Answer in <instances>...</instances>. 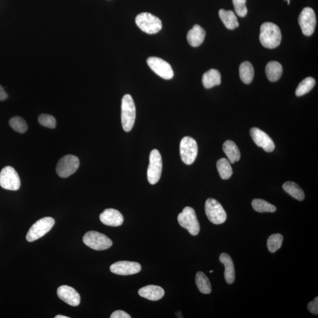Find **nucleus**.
Returning <instances> with one entry per match:
<instances>
[{"label":"nucleus","mask_w":318,"mask_h":318,"mask_svg":"<svg viewBox=\"0 0 318 318\" xmlns=\"http://www.w3.org/2000/svg\"><path fill=\"white\" fill-rule=\"evenodd\" d=\"M259 40L262 45L265 48L275 49L281 43V29L275 24L270 22L265 23L261 26Z\"/></svg>","instance_id":"obj_1"},{"label":"nucleus","mask_w":318,"mask_h":318,"mask_svg":"<svg viewBox=\"0 0 318 318\" xmlns=\"http://www.w3.org/2000/svg\"><path fill=\"white\" fill-rule=\"evenodd\" d=\"M122 123L124 131H132L135 119V106L133 99L130 94L124 96L122 101Z\"/></svg>","instance_id":"obj_2"},{"label":"nucleus","mask_w":318,"mask_h":318,"mask_svg":"<svg viewBox=\"0 0 318 318\" xmlns=\"http://www.w3.org/2000/svg\"><path fill=\"white\" fill-rule=\"evenodd\" d=\"M135 20L138 27L147 34L158 33L162 28L161 20L149 13L138 14Z\"/></svg>","instance_id":"obj_3"},{"label":"nucleus","mask_w":318,"mask_h":318,"mask_svg":"<svg viewBox=\"0 0 318 318\" xmlns=\"http://www.w3.org/2000/svg\"><path fill=\"white\" fill-rule=\"evenodd\" d=\"M178 220L182 228L187 230L189 234L196 236L200 232V225L195 211L192 208L186 207L178 215Z\"/></svg>","instance_id":"obj_4"},{"label":"nucleus","mask_w":318,"mask_h":318,"mask_svg":"<svg viewBox=\"0 0 318 318\" xmlns=\"http://www.w3.org/2000/svg\"><path fill=\"white\" fill-rule=\"evenodd\" d=\"M85 245L96 250H103L110 248L113 242L107 236L96 231L86 233L82 238Z\"/></svg>","instance_id":"obj_5"},{"label":"nucleus","mask_w":318,"mask_h":318,"mask_svg":"<svg viewBox=\"0 0 318 318\" xmlns=\"http://www.w3.org/2000/svg\"><path fill=\"white\" fill-rule=\"evenodd\" d=\"M55 224V220L51 217H46L37 221L29 229L26 238L29 242L38 239L51 230Z\"/></svg>","instance_id":"obj_6"},{"label":"nucleus","mask_w":318,"mask_h":318,"mask_svg":"<svg viewBox=\"0 0 318 318\" xmlns=\"http://www.w3.org/2000/svg\"><path fill=\"white\" fill-rule=\"evenodd\" d=\"M205 213L209 220L215 225H220L227 219L225 209L216 199L210 198L206 200Z\"/></svg>","instance_id":"obj_7"},{"label":"nucleus","mask_w":318,"mask_h":318,"mask_svg":"<svg viewBox=\"0 0 318 318\" xmlns=\"http://www.w3.org/2000/svg\"><path fill=\"white\" fill-rule=\"evenodd\" d=\"M198 153V146L195 140L190 137L182 138L180 144V154L182 160L187 165L193 164Z\"/></svg>","instance_id":"obj_8"},{"label":"nucleus","mask_w":318,"mask_h":318,"mask_svg":"<svg viewBox=\"0 0 318 318\" xmlns=\"http://www.w3.org/2000/svg\"><path fill=\"white\" fill-rule=\"evenodd\" d=\"M150 163L147 169V179L151 185L157 184L162 172V159L157 149L153 150L150 155Z\"/></svg>","instance_id":"obj_9"},{"label":"nucleus","mask_w":318,"mask_h":318,"mask_svg":"<svg viewBox=\"0 0 318 318\" xmlns=\"http://www.w3.org/2000/svg\"><path fill=\"white\" fill-rule=\"evenodd\" d=\"M19 174L11 166H6L0 172V186L6 190H17L20 187Z\"/></svg>","instance_id":"obj_10"},{"label":"nucleus","mask_w":318,"mask_h":318,"mask_svg":"<svg viewBox=\"0 0 318 318\" xmlns=\"http://www.w3.org/2000/svg\"><path fill=\"white\" fill-rule=\"evenodd\" d=\"M80 165L79 159L76 156H64L58 161L56 172L61 178H66L75 173Z\"/></svg>","instance_id":"obj_11"},{"label":"nucleus","mask_w":318,"mask_h":318,"mask_svg":"<svg viewBox=\"0 0 318 318\" xmlns=\"http://www.w3.org/2000/svg\"><path fill=\"white\" fill-rule=\"evenodd\" d=\"M298 22L303 34L310 36L314 33L317 25V18L313 9L305 7L300 13Z\"/></svg>","instance_id":"obj_12"},{"label":"nucleus","mask_w":318,"mask_h":318,"mask_svg":"<svg viewBox=\"0 0 318 318\" xmlns=\"http://www.w3.org/2000/svg\"><path fill=\"white\" fill-rule=\"evenodd\" d=\"M147 63L153 72L160 78L165 80H170L173 78L174 72L172 67L163 59L150 57L147 58Z\"/></svg>","instance_id":"obj_13"},{"label":"nucleus","mask_w":318,"mask_h":318,"mask_svg":"<svg viewBox=\"0 0 318 318\" xmlns=\"http://www.w3.org/2000/svg\"><path fill=\"white\" fill-rule=\"evenodd\" d=\"M250 134L256 145L262 147L265 151L270 153L275 149V143L272 138L261 130L253 128L250 129Z\"/></svg>","instance_id":"obj_14"},{"label":"nucleus","mask_w":318,"mask_h":318,"mask_svg":"<svg viewBox=\"0 0 318 318\" xmlns=\"http://www.w3.org/2000/svg\"><path fill=\"white\" fill-rule=\"evenodd\" d=\"M112 273L119 275H134L141 270L140 264L131 261H119L112 264L110 267Z\"/></svg>","instance_id":"obj_15"},{"label":"nucleus","mask_w":318,"mask_h":318,"mask_svg":"<svg viewBox=\"0 0 318 318\" xmlns=\"http://www.w3.org/2000/svg\"><path fill=\"white\" fill-rule=\"evenodd\" d=\"M59 298L70 306H78L80 303V296L75 289L67 285L61 286L57 290Z\"/></svg>","instance_id":"obj_16"},{"label":"nucleus","mask_w":318,"mask_h":318,"mask_svg":"<svg viewBox=\"0 0 318 318\" xmlns=\"http://www.w3.org/2000/svg\"><path fill=\"white\" fill-rule=\"evenodd\" d=\"M100 220L105 225L117 227L122 225L124 218L116 209H107L100 214Z\"/></svg>","instance_id":"obj_17"},{"label":"nucleus","mask_w":318,"mask_h":318,"mask_svg":"<svg viewBox=\"0 0 318 318\" xmlns=\"http://www.w3.org/2000/svg\"><path fill=\"white\" fill-rule=\"evenodd\" d=\"M138 294L147 299L157 301L164 295V291L163 288L156 285H148L140 289Z\"/></svg>","instance_id":"obj_18"},{"label":"nucleus","mask_w":318,"mask_h":318,"mask_svg":"<svg viewBox=\"0 0 318 318\" xmlns=\"http://www.w3.org/2000/svg\"><path fill=\"white\" fill-rule=\"evenodd\" d=\"M206 31L201 26L194 25L193 27L188 31L187 40L188 44L193 47H199L204 41Z\"/></svg>","instance_id":"obj_19"},{"label":"nucleus","mask_w":318,"mask_h":318,"mask_svg":"<svg viewBox=\"0 0 318 318\" xmlns=\"http://www.w3.org/2000/svg\"><path fill=\"white\" fill-rule=\"evenodd\" d=\"M220 261L225 265V278L228 284H232L235 279V270L234 262L229 255L223 253L220 256Z\"/></svg>","instance_id":"obj_20"},{"label":"nucleus","mask_w":318,"mask_h":318,"mask_svg":"<svg viewBox=\"0 0 318 318\" xmlns=\"http://www.w3.org/2000/svg\"><path fill=\"white\" fill-rule=\"evenodd\" d=\"M202 82L206 88H211L221 84V75L219 71L211 69L203 76Z\"/></svg>","instance_id":"obj_21"},{"label":"nucleus","mask_w":318,"mask_h":318,"mask_svg":"<svg viewBox=\"0 0 318 318\" xmlns=\"http://www.w3.org/2000/svg\"><path fill=\"white\" fill-rule=\"evenodd\" d=\"M265 72L268 80L271 82H275L281 78L283 67L278 61H270L266 65Z\"/></svg>","instance_id":"obj_22"},{"label":"nucleus","mask_w":318,"mask_h":318,"mask_svg":"<svg viewBox=\"0 0 318 318\" xmlns=\"http://www.w3.org/2000/svg\"><path fill=\"white\" fill-rule=\"evenodd\" d=\"M223 150L225 152L230 163L234 164L240 160V152L238 147L234 141L227 140L223 145Z\"/></svg>","instance_id":"obj_23"},{"label":"nucleus","mask_w":318,"mask_h":318,"mask_svg":"<svg viewBox=\"0 0 318 318\" xmlns=\"http://www.w3.org/2000/svg\"><path fill=\"white\" fill-rule=\"evenodd\" d=\"M219 17L224 25L229 29H234L238 26L237 16L234 11L221 9L219 12Z\"/></svg>","instance_id":"obj_24"},{"label":"nucleus","mask_w":318,"mask_h":318,"mask_svg":"<svg viewBox=\"0 0 318 318\" xmlns=\"http://www.w3.org/2000/svg\"><path fill=\"white\" fill-rule=\"evenodd\" d=\"M254 69L249 61H244L240 65L239 76L244 84H250L254 78Z\"/></svg>","instance_id":"obj_25"},{"label":"nucleus","mask_w":318,"mask_h":318,"mask_svg":"<svg viewBox=\"0 0 318 318\" xmlns=\"http://www.w3.org/2000/svg\"><path fill=\"white\" fill-rule=\"evenodd\" d=\"M283 188L293 198L302 201L305 199V193L301 188L293 182H287L283 185Z\"/></svg>","instance_id":"obj_26"},{"label":"nucleus","mask_w":318,"mask_h":318,"mask_svg":"<svg viewBox=\"0 0 318 318\" xmlns=\"http://www.w3.org/2000/svg\"><path fill=\"white\" fill-rule=\"evenodd\" d=\"M196 284L200 292L203 294H209L212 292V286L210 281L204 273L198 272L196 275Z\"/></svg>","instance_id":"obj_27"},{"label":"nucleus","mask_w":318,"mask_h":318,"mask_svg":"<svg viewBox=\"0 0 318 318\" xmlns=\"http://www.w3.org/2000/svg\"><path fill=\"white\" fill-rule=\"evenodd\" d=\"M216 166L221 178L227 180L231 178L233 170L231 163L228 159L225 158L219 159L217 162Z\"/></svg>","instance_id":"obj_28"},{"label":"nucleus","mask_w":318,"mask_h":318,"mask_svg":"<svg viewBox=\"0 0 318 318\" xmlns=\"http://www.w3.org/2000/svg\"><path fill=\"white\" fill-rule=\"evenodd\" d=\"M252 206L253 209L259 213H273L276 211L275 206L270 204V203L265 201L264 200L260 199H255L252 200Z\"/></svg>","instance_id":"obj_29"},{"label":"nucleus","mask_w":318,"mask_h":318,"mask_svg":"<svg viewBox=\"0 0 318 318\" xmlns=\"http://www.w3.org/2000/svg\"><path fill=\"white\" fill-rule=\"evenodd\" d=\"M316 82L314 78L309 77L300 82L297 86L295 94L297 97L305 95L310 91L315 86Z\"/></svg>","instance_id":"obj_30"},{"label":"nucleus","mask_w":318,"mask_h":318,"mask_svg":"<svg viewBox=\"0 0 318 318\" xmlns=\"http://www.w3.org/2000/svg\"><path fill=\"white\" fill-rule=\"evenodd\" d=\"M284 240L283 236L279 234H273L270 236L267 241L268 250L271 253H275L281 248Z\"/></svg>","instance_id":"obj_31"},{"label":"nucleus","mask_w":318,"mask_h":318,"mask_svg":"<svg viewBox=\"0 0 318 318\" xmlns=\"http://www.w3.org/2000/svg\"><path fill=\"white\" fill-rule=\"evenodd\" d=\"M9 125L14 131L20 132V133H24L27 131V124L22 117L19 116L11 118L9 121Z\"/></svg>","instance_id":"obj_32"},{"label":"nucleus","mask_w":318,"mask_h":318,"mask_svg":"<svg viewBox=\"0 0 318 318\" xmlns=\"http://www.w3.org/2000/svg\"><path fill=\"white\" fill-rule=\"evenodd\" d=\"M38 122L41 126L50 129H54L56 126L55 118L50 114H41L38 117Z\"/></svg>","instance_id":"obj_33"},{"label":"nucleus","mask_w":318,"mask_h":318,"mask_svg":"<svg viewBox=\"0 0 318 318\" xmlns=\"http://www.w3.org/2000/svg\"><path fill=\"white\" fill-rule=\"evenodd\" d=\"M236 13L238 16L244 17L246 16L247 9L246 6V0H232Z\"/></svg>","instance_id":"obj_34"},{"label":"nucleus","mask_w":318,"mask_h":318,"mask_svg":"<svg viewBox=\"0 0 318 318\" xmlns=\"http://www.w3.org/2000/svg\"><path fill=\"white\" fill-rule=\"evenodd\" d=\"M308 309L311 313L318 315V297H316L314 300L309 302L308 305Z\"/></svg>","instance_id":"obj_35"},{"label":"nucleus","mask_w":318,"mask_h":318,"mask_svg":"<svg viewBox=\"0 0 318 318\" xmlns=\"http://www.w3.org/2000/svg\"><path fill=\"white\" fill-rule=\"evenodd\" d=\"M111 318H131V316H130L128 313H126L125 311H116L113 312V314L111 315Z\"/></svg>","instance_id":"obj_36"},{"label":"nucleus","mask_w":318,"mask_h":318,"mask_svg":"<svg viewBox=\"0 0 318 318\" xmlns=\"http://www.w3.org/2000/svg\"><path fill=\"white\" fill-rule=\"evenodd\" d=\"M7 93L5 92L4 88L0 85V101H3V100L7 99Z\"/></svg>","instance_id":"obj_37"},{"label":"nucleus","mask_w":318,"mask_h":318,"mask_svg":"<svg viewBox=\"0 0 318 318\" xmlns=\"http://www.w3.org/2000/svg\"><path fill=\"white\" fill-rule=\"evenodd\" d=\"M55 318H69V317H65V316H63V315H57V316L55 317Z\"/></svg>","instance_id":"obj_38"},{"label":"nucleus","mask_w":318,"mask_h":318,"mask_svg":"<svg viewBox=\"0 0 318 318\" xmlns=\"http://www.w3.org/2000/svg\"><path fill=\"white\" fill-rule=\"evenodd\" d=\"M288 4L290 5V0H288Z\"/></svg>","instance_id":"obj_39"},{"label":"nucleus","mask_w":318,"mask_h":318,"mask_svg":"<svg viewBox=\"0 0 318 318\" xmlns=\"http://www.w3.org/2000/svg\"><path fill=\"white\" fill-rule=\"evenodd\" d=\"M209 272H210V273L213 272V270H210V271H209Z\"/></svg>","instance_id":"obj_40"},{"label":"nucleus","mask_w":318,"mask_h":318,"mask_svg":"<svg viewBox=\"0 0 318 318\" xmlns=\"http://www.w3.org/2000/svg\"><path fill=\"white\" fill-rule=\"evenodd\" d=\"M285 1H288V0H285Z\"/></svg>","instance_id":"obj_41"}]
</instances>
